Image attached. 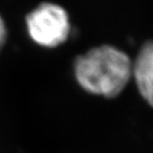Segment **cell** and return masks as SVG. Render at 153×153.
<instances>
[{"instance_id":"3","label":"cell","mask_w":153,"mask_h":153,"mask_svg":"<svg viewBox=\"0 0 153 153\" xmlns=\"http://www.w3.org/2000/svg\"><path fill=\"white\" fill-rule=\"evenodd\" d=\"M132 78L142 97L153 106V41L142 46L132 62Z\"/></svg>"},{"instance_id":"4","label":"cell","mask_w":153,"mask_h":153,"mask_svg":"<svg viewBox=\"0 0 153 153\" xmlns=\"http://www.w3.org/2000/svg\"><path fill=\"white\" fill-rule=\"evenodd\" d=\"M6 38H7V29H6L4 20L0 15V51L5 44Z\"/></svg>"},{"instance_id":"1","label":"cell","mask_w":153,"mask_h":153,"mask_svg":"<svg viewBox=\"0 0 153 153\" xmlns=\"http://www.w3.org/2000/svg\"><path fill=\"white\" fill-rule=\"evenodd\" d=\"M75 76L88 93L115 97L132 78V62L126 53L114 46H99L76 58Z\"/></svg>"},{"instance_id":"2","label":"cell","mask_w":153,"mask_h":153,"mask_svg":"<svg viewBox=\"0 0 153 153\" xmlns=\"http://www.w3.org/2000/svg\"><path fill=\"white\" fill-rule=\"evenodd\" d=\"M28 34L36 44L55 48L67 41L70 31L69 15L62 6L42 3L26 16Z\"/></svg>"}]
</instances>
